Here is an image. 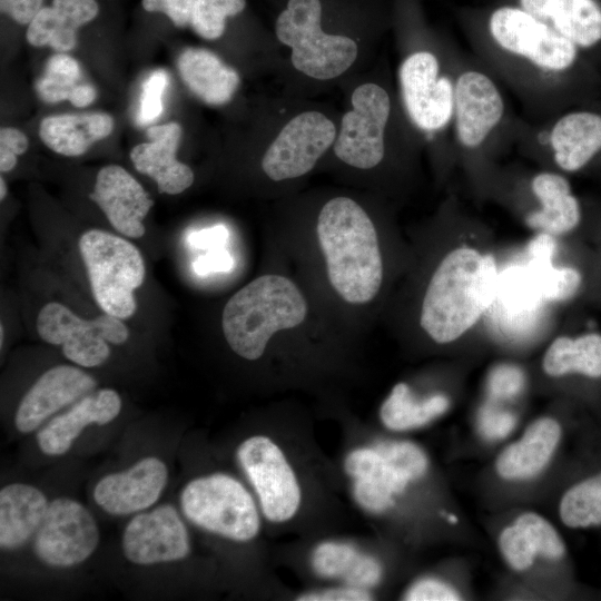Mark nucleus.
<instances>
[{
	"mask_svg": "<svg viewBox=\"0 0 601 601\" xmlns=\"http://www.w3.org/2000/svg\"><path fill=\"white\" fill-rule=\"evenodd\" d=\"M99 529L87 508L69 497L49 502L35 535V552L46 564L69 568L87 560L99 543Z\"/></svg>",
	"mask_w": 601,
	"mask_h": 601,
	"instance_id": "9b49d317",
	"label": "nucleus"
},
{
	"mask_svg": "<svg viewBox=\"0 0 601 601\" xmlns=\"http://www.w3.org/2000/svg\"><path fill=\"white\" fill-rule=\"evenodd\" d=\"M524 374L515 365L501 364L489 374L487 387L494 398H511L518 395L524 386Z\"/></svg>",
	"mask_w": 601,
	"mask_h": 601,
	"instance_id": "79ce46f5",
	"label": "nucleus"
},
{
	"mask_svg": "<svg viewBox=\"0 0 601 601\" xmlns=\"http://www.w3.org/2000/svg\"><path fill=\"white\" fill-rule=\"evenodd\" d=\"M559 514L573 529L601 524V473L579 482L561 499Z\"/></svg>",
	"mask_w": 601,
	"mask_h": 601,
	"instance_id": "2f4dec72",
	"label": "nucleus"
},
{
	"mask_svg": "<svg viewBox=\"0 0 601 601\" xmlns=\"http://www.w3.org/2000/svg\"><path fill=\"white\" fill-rule=\"evenodd\" d=\"M96 380L71 365H57L46 371L21 398L14 424L19 432L36 430L62 407L91 393Z\"/></svg>",
	"mask_w": 601,
	"mask_h": 601,
	"instance_id": "f3484780",
	"label": "nucleus"
},
{
	"mask_svg": "<svg viewBox=\"0 0 601 601\" xmlns=\"http://www.w3.org/2000/svg\"><path fill=\"white\" fill-rule=\"evenodd\" d=\"M450 521L451 522H456V518L454 515H450Z\"/></svg>",
	"mask_w": 601,
	"mask_h": 601,
	"instance_id": "5fc2aeb1",
	"label": "nucleus"
},
{
	"mask_svg": "<svg viewBox=\"0 0 601 601\" xmlns=\"http://www.w3.org/2000/svg\"><path fill=\"white\" fill-rule=\"evenodd\" d=\"M233 266L234 259L224 247L209 249L206 254L198 256L193 263L194 272L199 276L226 273Z\"/></svg>",
	"mask_w": 601,
	"mask_h": 601,
	"instance_id": "09e8293b",
	"label": "nucleus"
},
{
	"mask_svg": "<svg viewBox=\"0 0 601 601\" xmlns=\"http://www.w3.org/2000/svg\"><path fill=\"white\" fill-rule=\"evenodd\" d=\"M519 6L581 51L601 46V0H519Z\"/></svg>",
	"mask_w": 601,
	"mask_h": 601,
	"instance_id": "4be33fe9",
	"label": "nucleus"
},
{
	"mask_svg": "<svg viewBox=\"0 0 601 601\" xmlns=\"http://www.w3.org/2000/svg\"><path fill=\"white\" fill-rule=\"evenodd\" d=\"M7 196V185L3 177L0 178V199L3 200Z\"/></svg>",
	"mask_w": 601,
	"mask_h": 601,
	"instance_id": "864d4df0",
	"label": "nucleus"
},
{
	"mask_svg": "<svg viewBox=\"0 0 601 601\" xmlns=\"http://www.w3.org/2000/svg\"><path fill=\"white\" fill-rule=\"evenodd\" d=\"M29 141L27 136L17 128L3 127L0 130V170H12L18 156L27 151Z\"/></svg>",
	"mask_w": 601,
	"mask_h": 601,
	"instance_id": "c03bdc74",
	"label": "nucleus"
},
{
	"mask_svg": "<svg viewBox=\"0 0 601 601\" xmlns=\"http://www.w3.org/2000/svg\"><path fill=\"white\" fill-rule=\"evenodd\" d=\"M43 7V0H0L1 12L21 26H28Z\"/></svg>",
	"mask_w": 601,
	"mask_h": 601,
	"instance_id": "3c124183",
	"label": "nucleus"
},
{
	"mask_svg": "<svg viewBox=\"0 0 601 601\" xmlns=\"http://www.w3.org/2000/svg\"><path fill=\"white\" fill-rule=\"evenodd\" d=\"M299 601H368L371 593L366 589L347 585L345 588H333L323 591L307 592L300 594Z\"/></svg>",
	"mask_w": 601,
	"mask_h": 601,
	"instance_id": "8fccbe9b",
	"label": "nucleus"
},
{
	"mask_svg": "<svg viewBox=\"0 0 601 601\" xmlns=\"http://www.w3.org/2000/svg\"><path fill=\"white\" fill-rule=\"evenodd\" d=\"M505 112L500 89L485 73L466 70L454 82L453 120L459 142L480 147L499 126Z\"/></svg>",
	"mask_w": 601,
	"mask_h": 601,
	"instance_id": "2eb2a0df",
	"label": "nucleus"
},
{
	"mask_svg": "<svg viewBox=\"0 0 601 601\" xmlns=\"http://www.w3.org/2000/svg\"><path fill=\"white\" fill-rule=\"evenodd\" d=\"M549 144L562 171L585 169L601 155V112L581 109L562 115L550 130Z\"/></svg>",
	"mask_w": 601,
	"mask_h": 601,
	"instance_id": "412c9836",
	"label": "nucleus"
},
{
	"mask_svg": "<svg viewBox=\"0 0 601 601\" xmlns=\"http://www.w3.org/2000/svg\"><path fill=\"white\" fill-rule=\"evenodd\" d=\"M515 424V417L505 411L485 405L479 415V426L481 433L491 440L506 436Z\"/></svg>",
	"mask_w": 601,
	"mask_h": 601,
	"instance_id": "a18cd8bd",
	"label": "nucleus"
},
{
	"mask_svg": "<svg viewBox=\"0 0 601 601\" xmlns=\"http://www.w3.org/2000/svg\"><path fill=\"white\" fill-rule=\"evenodd\" d=\"M346 473L354 480L375 479L387 484L391 491L401 493L408 481L392 470L376 449H357L345 459Z\"/></svg>",
	"mask_w": 601,
	"mask_h": 601,
	"instance_id": "f704fd0d",
	"label": "nucleus"
},
{
	"mask_svg": "<svg viewBox=\"0 0 601 601\" xmlns=\"http://www.w3.org/2000/svg\"><path fill=\"white\" fill-rule=\"evenodd\" d=\"M228 236L229 233L225 226L216 225L191 231L187 237V242L194 248L209 250L223 247Z\"/></svg>",
	"mask_w": 601,
	"mask_h": 601,
	"instance_id": "603ef678",
	"label": "nucleus"
},
{
	"mask_svg": "<svg viewBox=\"0 0 601 601\" xmlns=\"http://www.w3.org/2000/svg\"><path fill=\"white\" fill-rule=\"evenodd\" d=\"M336 139L334 124L318 111L292 118L264 154L262 168L273 180L300 177L313 169Z\"/></svg>",
	"mask_w": 601,
	"mask_h": 601,
	"instance_id": "ddd939ff",
	"label": "nucleus"
},
{
	"mask_svg": "<svg viewBox=\"0 0 601 601\" xmlns=\"http://www.w3.org/2000/svg\"><path fill=\"white\" fill-rule=\"evenodd\" d=\"M180 505L195 525L233 541H250L260 529L253 496L239 481L224 473L191 480L181 491Z\"/></svg>",
	"mask_w": 601,
	"mask_h": 601,
	"instance_id": "423d86ee",
	"label": "nucleus"
},
{
	"mask_svg": "<svg viewBox=\"0 0 601 601\" xmlns=\"http://www.w3.org/2000/svg\"><path fill=\"white\" fill-rule=\"evenodd\" d=\"M321 19L319 0H288L277 17L275 31L278 40L292 48L290 60L298 71L327 80L354 63L358 48L348 37L323 32Z\"/></svg>",
	"mask_w": 601,
	"mask_h": 601,
	"instance_id": "39448f33",
	"label": "nucleus"
},
{
	"mask_svg": "<svg viewBox=\"0 0 601 601\" xmlns=\"http://www.w3.org/2000/svg\"><path fill=\"white\" fill-rule=\"evenodd\" d=\"M553 236L541 233L529 245L528 270L544 302H565L581 289L583 276L573 266L555 267Z\"/></svg>",
	"mask_w": 601,
	"mask_h": 601,
	"instance_id": "c85d7f7f",
	"label": "nucleus"
},
{
	"mask_svg": "<svg viewBox=\"0 0 601 601\" xmlns=\"http://www.w3.org/2000/svg\"><path fill=\"white\" fill-rule=\"evenodd\" d=\"M307 304L299 288L287 277H257L226 303L221 327L229 347L240 357L255 361L278 331L293 328L306 317Z\"/></svg>",
	"mask_w": 601,
	"mask_h": 601,
	"instance_id": "7ed1b4c3",
	"label": "nucleus"
},
{
	"mask_svg": "<svg viewBox=\"0 0 601 601\" xmlns=\"http://www.w3.org/2000/svg\"><path fill=\"white\" fill-rule=\"evenodd\" d=\"M195 0H141L147 12H159L169 18L178 28L190 26L191 10Z\"/></svg>",
	"mask_w": 601,
	"mask_h": 601,
	"instance_id": "49530a36",
	"label": "nucleus"
},
{
	"mask_svg": "<svg viewBox=\"0 0 601 601\" xmlns=\"http://www.w3.org/2000/svg\"><path fill=\"white\" fill-rule=\"evenodd\" d=\"M90 198L122 236L140 238L145 235L144 219L154 200L125 168L118 165L102 167L96 176Z\"/></svg>",
	"mask_w": 601,
	"mask_h": 601,
	"instance_id": "a211bd4d",
	"label": "nucleus"
},
{
	"mask_svg": "<svg viewBox=\"0 0 601 601\" xmlns=\"http://www.w3.org/2000/svg\"><path fill=\"white\" fill-rule=\"evenodd\" d=\"M149 141L135 146L130 160L140 174L150 177L158 191L177 195L194 183L193 170L176 158L183 128L178 122H168L148 128Z\"/></svg>",
	"mask_w": 601,
	"mask_h": 601,
	"instance_id": "6ab92c4d",
	"label": "nucleus"
},
{
	"mask_svg": "<svg viewBox=\"0 0 601 601\" xmlns=\"http://www.w3.org/2000/svg\"><path fill=\"white\" fill-rule=\"evenodd\" d=\"M121 546L127 560L140 565L178 561L190 552L188 531L169 504L135 515L124 531Z\"/></svg>",
	"mask_w": 601,
	"mask_h": 601,
	"instance_id": "4468645a",
	"label": "nucleus"
},
{
	"mask_svg": "<svg viewBox=\"0 0 601 601\" xmlns=\"http://www.w3.org/2000/svg\"><path fill=\"white\" fill-rule=\"evenodd\" d=\"M121 406V398L112 388L91 392L50 420L37 434L38 445L47 455H62L70 450L83 428L90 424L110 423L119 415Z\"/></svg>",
	"mask_w": 601,
	"mask_h": 601,
	"instance_id": "aec40b11",
	"label": "nucleus"
},
{
	"mask_svg": "<svg viewBox=\"0 0 601 601\" xmlns=\"http://www.w3.org/2000/svg\"><path fill=\"white\" fill-rule=\"evenodd\" d=\"M46 495L24 483L8 484L0 491V545L14 550L36 535L48 510Z\"/></svg>",
	"mask_w": 601,
	"mask_h": 601,
	"instance_id": "393cba45",
	"label": "nucleus"
},
{
	"mask_svg": "<svg viewBox=\"0 0 601 601\" xmlns=\"http://www.w3.org/2000/svg\"><path fill=\"white\" fill-rule=\"evenodd\" d=\"M514 524L528 535L536 553L549 559H560L565 552L563 541L555 529L535 513L520 515Z\"/></svg>",
	"mask_w": 601,
	"mask_h": 601,
	"instance_id": "4c0bfd02",
	"label": "nucleus"
},
{
	"mask_svg": "<svg viewBox=\"0 0 601 601\" xmlns=\"http://www.w3.org/2000/svg\"><path fill=\"white\" fill-rule=\"evenodd\" d=\"M493 256L460 246L445 255L427 285L420 323L436 343H451L471 329L494 298Z\"/></svg>",
	"mask_w": 601,
	"mask_h": 601,
	"instance_id": "f257e3e1",
	"label": "nucleus"
},
{
	"mask_svg": "<svg viewBox=\"0 0 601 601\" xmlns=\"http://www.w3.org/2000/svg\"><path fill=\"white\" fill-rule=\"evenodd\" d=\"M398 80L406 112L418 129L435 132L453 119L454 82L440 73L432 52L407 56L400 66Z\"/></svg>",
	"mask_w": 601,
	"mask_h": 601,
	"instance_id": "f8f14e48",
	"label": "nucleus"
},
{
	"mask_svg": "<svg viewBox=\"0 0 601 601\" xmlns=\"http://www.w3.org/2000/svg\"><path fill=\"white\" fill-rule=\"evenodd\" d=\"M449 400L436 394L423 401L414 400L405 383L396 384L380 410L383 424L393 431H405L422 426L443 414Z\"/></svg>",
	"mask_w": 601,
	"mask_h": 601,
	"instance_id": "7c9ffc66",
	"label": "nucleus"
},
{
	"mask_svg": "<svg viewBox=\"0 0 601 601\" xmlns=\"http://www.w3.org/2000/svg\"><path fill=\"white\" fill-rule=\"evenodd\" d=\"M499 546L508 563L518 571L530 568L538 554L528 535L515 524L501 532Z\"/></svg>",
	"mask_w": 601,
	"mask_h": 601,
	"instance_id": "58836bf2",
	"label": "nucleus"
},
{
	"mask_svg": "<svg viewBox=\"0 0 601 601\" xmlns=\"http://www.w3.org/2000/svg\"><path fill=\"white\" fill-rule=\"evenodd\" d=\"M489 32L504 51L552 73L572 69L581 50L569 39L520 6H502L489 18Z\"/></svg>",
	"mask_w": 601,
	"mask_h": 601,
	"instance_id": "6e6552de",
	"label": "nucleus"
},
{
	"mask_svg": "<svg viewBox=\"0 0 601 601\" xmlns=\"http://www.w3.org/2000/svg\"><path fill=\"white\" fill-rule=\"evenodd\" d=\"M353 494L362 508L373 513L384 512L393 505L394 493L387 484L381 480H354Z\"/></svg>",
	"mask_w": 601,
	"mask_h": 601,
	"instance_id": "a19ab883",
	"label": "nucleus"
},
{
	"mask_svg": "<svg viewBox=\"0 0 601 601\" xmlns=\"http://www.w3.org/2000/svg\"><path fill=\"white\" fill-rule=\"evenodd\" d=\"M382 577V566L376 559L358 554L343 580L347 585L368 589L376 585Z\"/></svg>",
	"mask_w": 601,
	"mask_h": 601,
	"instance_id": "37998d69",
	"label": "nucleus"
},
{
	"mask_svg": "<svg viewBox=\"0 0 601 601\" xmlns=\"http://www.w3.org/2000/svg\"><path fill=\"white\" fill-rule=\"evenodd\" d=\"M81 69L76 59L63 52L51 56L35 88L39 98L49 104L71 102L81 82Z\"/></svg>",
	"mask_w": 601,
	"mask_h": 601,
	"instance_id": "473e14b6",
	"label": "nucleus"
},
{
	"mask_svg": "<svg viewBox=\"0 0 601 601\" xmlns=\"http://www.w3.org/2000/svg\"><path fill=\"white\" fill-rule=\"evenodd\" d=\"M542 366L552 377L581 375L601 378V334L588 332L575 337L559 336L548 347Z\"/></svg>",
	"mask_w": 601,
	"mask_h": 601,
	"instance_id": "c756f323",
	"label": "nucleus"
},
{
	"mask_svg": "<svg viewBox=\"0 0 601 601\" xmlns=\"http://www.w3.org/2000/svg\"><path fill=\"white\" fill-rule=\"evenodd\" d=\"M561 437L559 423L549 417L535 421L523 436L497 457L496 471L503 479H528L550 461Z\"/></svg>",
	"mask_w": 601,
	"mask_h": 601,
	"instance_id": "a878e982",
	"label": "nucleus"
},
{
	"mask_svg": "<svg viewBox=\"0 0 601 601\" xmlns=\"http://www.w3.org/2000/svg\"><path fill=\"white\" fill-rule=\"evenodd\" d=\"M408 601H454L457 592L444 582L434 579L417 581L405 594Z\"/></svg>",
	"mask_w": 601,
	"mask_h": 601,
	"instance_id": "de8ad7c7",
	"label": "nucleus"
},
{
	"mask_svg": "<svg viewBox=\"0 0 601 601\" xmlns=\"http://www.w3.org/2000/svg\"><path fill=\"white\" fill-rule=\"evenodd\" d=\"M167 477V466L161 460L144 457L125 471L104 476L95 486L93 499L112 515L140 512L157 502Z\"/></svg>",
	"mask_w": 601,
	"mask_h": 601,
	"instance_id": "dca6fc26",
	"label": "nucleus"
},
{
	"mask_svg": "<svg viewBox=\"0 0 601 601\" xmlns=\"http://www.w3.org/2000/svg\"><path fill=\"white\" fill-rule=\"evenodd\" d=\"M36 328L43 342L61 346L63 355L82 367L102 365L110 356L109 344L121 345L129 338L122 319L107 313L85 319L58 302L41 307Z\"/></svg>",
	"mask_w": 601,
	"mask_h": 601,
	"instance_id": "0eeeda50",
	"label": "nucleus"
},
{
	"mask_svg": "<svg viewBox=\"0 0 601 601\" xmlns=\"http://www.w3.org/2000/svg\"><path fill=\"white\" fill-rule=\"evenodd\" d=\"M236 454L264 516L275 523L292 519L300 504V489L279 446L267 436L255 435L245 440Z\"/></svg>",
	"mask_w": 601,
	"mask_h": 601,
	"instance_id": "1a4fd4ad",
	"label": "nucleus"
},
{
	"mask_svg": "<svg viewBox=\"0 0 601 601\" xmlns=\"http://www.w3.org/2000/svg\"><path fill=\"white\" fill-rule=\"evenodd\" d=\"M112 129L114 119L105 112L62 114L43 118L39 126V137L52 151L77 157L109 136Z\"/></svg>",
	"mask_w": 601,
	"mask_h": 601,
	"instance_id": "bb28decb",
	"label": "nucleus"
},
{
	"mask_svg": "<svg viewBox=\"0 0 601 601\" xmlns=\"http://www.w3.org/2000/svg\"><path fill=\"white\" fill-rule=\"evenodd\" d=\"M531 189L540 201V208L525 217L530 228L551 236H561L580 226L581 204L563 175L551 171L539 173L531 181Z\"/></svg>",
	"mask_w": 601,
	"mask_h": 601,
	"instance_id": "5701e85b",
	"label": "nucleus"
},
{
	"mask_svg": "<svg viewBox=\"0 0 601 601\" xmlns=\"http://www.w3.org/2000/svg\"><path fill=\"white\" fill-rule=\"evenodd\" d=\"M168 86V75L165 70H156L142 83L138 122L142 126L156 120L162 112V96Z\"/></svg>",
	"mask_w": 601,
	"mask_h": 601,
	"instance_id": "ea45409f",
	"label": "nucleus"
},
{
	"mask_svg": "<svg viewBox=\"0 0 601 601\" xmlns=\"http://www.w3.org/2000/svg\"><path fill=\"white\" fill-rule=\"evenodd\" d=\"M245 7L246 0H195L190 27L204 39H218L225 31L226 19L239 14Z\"/></svg>",
	"mask_w": 601,
	"mask_h": 601,
	"instance_id": "72a5a7b5",
	"label": "nucleus"
},
{
	"mask_svg": "<svg viewBox=\"0 0 601 601\" xmlns=\"http://www.w3.org/2000/svg\"><path fill=\"white\" fill-rule=\"evenodd\" d=\"M177 66L186 86L208 105L228 102L238 88V72L211 51L188 48L178 57Z\"/></svg>",
	"mask_w": 601,
	"mask_h": 601,
	"instance_id": "cd10ccee",
	"label": "nucleus"
},
{
	"mask_svg": "<svg viewBox=\"0 0 601 601\" xmlns=\"http://www.w3.org/2000/svg\"><path fill=\"white\" fill-rule=\"evenodd\" d=\"M387 465L408 482L421 477L427 469L423 451L410 442H384L375 446Z\"/></svg>",
	"mask_w": 601,
	"mask_h": 601,
	"instance_id": "c9c22d12",
	"label": "nucleus"
},
{
	"mask_svg": "<svg viewBox=\"0 0 601 601\" xmlns=\"http://www.w3.org/2000/svg\"><path fill=\"white\" fill-rule=\"evenodd\" d=\"M351 101L353 108L342 118L334 152L352 167L370 169L384 157V131L391 100L384 88L368 82L353 91Z\"/></svg>",
	"mask_w": 601,
	"mask_h": 601,
	"instance_id": "9d476101",
	"label": "nucleus"
},
{
	"mask_svg": "<svg viewBox=\"0 0 601 601\" xmlns=\"http://www.w3.org/2000/svg\"><path fill=\"white\" fill-rule=\"evenodd\" d=\"M317 237L337 294L351 304L371 302L382 285L383 263L366 211L347 197L328 200L318 215Z\"/></svg>",
	"mask_w": 601,
	"mask_h": 601,
	"instance_id": "f03ea898",
	"label": "nucleus"
},
{
	"mask_svg": "<svg viewBox=\"0 0 601 601\" xmlns=\"http://www.w3.org/2000/svg\"><path fill=\"white\" fill-rule=\"evenodd\" d=\"M78 246L98 306L120 319L131 317L137 309L135 290L146 276L139 249L129 240L100 229L85 231Z\"/></svg>",
	"mask_w": 601,
	"mask_h": 601,
	"instance_id": "20e7f679",
	"label": "nucleus"
},
{
	"mask_svg": "<svg viewBox=\"0 0 601 601\" xmlns=\"http://www.w3.org/2000/svg\"><path fill=\"white\" fill-rule=\"evenodd\" d=\"M99 13L96 0H52L28 24L26 38L35 47L67 52L77 45V31Z\"/></svg>",
	"mask_w": 601,
	"mask_h": 601,
	"instance_id": "b1692460",
	"label": "nucleus"
},
{
	"mask_svg": "<svg viewBox=\"0 0 601 601\" xmlns=\"http://www.w3.org/2000/svg\"><path fill=\"white\" fill-rule=\"evenodd\" d=\"M359 553L346 543L324 542L312 555L314 571L322 578H344Z\"/></svg>",
	"mask_w": 601,
	"mask_h": 601,
	"instance_id": "e433bc0d",
	"label": "nucleus"
}]
</instances>
